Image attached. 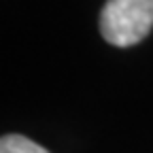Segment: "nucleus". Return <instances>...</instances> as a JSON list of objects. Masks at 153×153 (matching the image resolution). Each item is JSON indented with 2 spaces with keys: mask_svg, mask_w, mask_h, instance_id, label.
<instances>
[{
  "mask_svg": "<svg viewBox=\"0 0 153 153\" xmlns=\"http://www.w3.org/2000/svg\"><path fill=\"white\" fill-rule=\"evenodd\" d=\"M153 28V0H106L100 13V32L115 47L140 43Z\"/></svg>",
  "mask_w": 153,
  "mask_h": 153,
  "instance_id": "f257e3e1",
  "label": "nucleus"
},
{
  "mask_svg": "<svg viewBox=\"0 0 153 153\" xmlns=\"http://www.w3.org/2000/svg\"><path fill=\"white\" fill-rule=\"evenodd\" d=\"M0 153H49L45 147L36 145L34 140L19 136V134H7L0 140Z\"/></svg>",
  "mask_w": 153,
  "mask_h": 153,
  "instance_id": "f03ea898",
  "label": "nucleus"
}]
</instances>
